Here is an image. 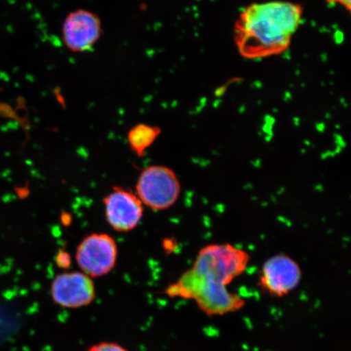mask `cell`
I'll return each instance as SVG.
<instances>
[{"label": "cell", "instance_id": "obj_12", "mask_svg": "<svg viewBox=\"0 0 351 351\" xmlns=\"http://www.w3.org/2000/svg\"><path fill=\"white\" fill-rule=\"evenodd\" d=\"M328 3L339 4V5L343 7L345 10L350 12L351 10V0H324Z\"/></svg>", "mask_w": 351, "mask_h": 351}, {"label": "cell", "instance_id": "obj_9", "mask_svg": "<svg viewBox=\"0 0 351 351\" xmlns=\"http://www.w3.org/2000/svg\"><path fill=\"white\" fill-rule=\"evenodd\" d=\"M160 134V127L144 123L135 125L127 134L130 150L138 157L144 156L147 149L152 146Z\"/></svg>", "mask_w": 351, "mask_h": 351}, {"label": "cell", "instance_id": "obj_7", "mask_svg": "<svg viewBox=\"0 0 351 351\" xmlns=\"http://www.w3.org/2000/svg\"><path fill=\"white\" fill-rule=\"evenodd\" d=\"M104 215L108 225L117 232L134 230L142 221L143 205L133 191L116 186L104 197Z\"/></svg>", "mask_w": 351, "mask_h": 351}, {"label": "cell", "instance_id": "obj_2", "mask_svg": "<svg viewBox=\"0 0 351 351\" xmlns=\"http://www.w3.org/2000/svg\"><path fill=\"white\" fill-rule=\"evenodd\" d=\"M304 8L289 1L254 3L241 12L234 24V43L245 59L280 56L291 47Z\"/></svg>", "mask_w": 351, "mask_h": 351}, {"label": "cell", "instance_id": "obj_4", "mask_svg": "<svg viewBox=\"0 0 351 351\" xmlns=\"http://www.w3.org/2000/svg\"><path fill=\"white\" fill-rule=\"evenodd\" d=\"M118 247L108 234L87 235L77 245L75 260L82 273L91 278H102L116 266Z\"/></svg>", "mask_w": 351, "mask_h": 351}, {"label": "cell", "instance_id": "obj_1", "mask_svg": "<svg viewBox=\"0 0 351 351\" xmlns=\"http://www.w3.org/2000/svg\"><path fill=\"white\" fill-rule=\"evenodd\" d=\"M251 256L230 243L209 244L197 252L190 269L165 289L170 298L195 302L208 317L234 313L245 305L244 298L228 287L247 270Z\"/></svg>", "mask_w": 351, "mask_h": 351}, {"label": "cell", "instance_id": "obj_8", "mask_svg": "<svg viewBox=\"0 0 351 351\" xmlns=\"http://www.w3.org/2000/svg\"><path fill=\"white\" fill-rule=\"evenodd\" d=\"M93 280L82 271H66L52 280L51 295L57 305L65 308H80L95 298Z\"/></svg>", "mask_w": 351, "mask_h": 351}, {"label": "cell", "instance_id": "obj_6", "mask_svg": "<svg viewBox=\"0 0 351 351\" xmlns=\"http://www.w3.org/2000/svg\"><path fill=\"white\" fill-rule=\"evenodd\" d=\"M103 34L102 22L96 13L86 10L73 11L65 17L62 38L66 47L74 53L93 49Z\"/></svg>", "mask_w": 351, "mask_h": 351}, {"label": "cell", "instance_id": "obj_10", "mask_svg": "<svg viewBox=\"0 0 351 351\" xmlns=\"http://www.w3.org/2000/svg\"><path fill=\"white\" fill-rule=\"evenodd\" d=\"M87 351H128L122 346L114 342H101L92 346Z\"/></svg>", "mask_w": 351, "mask_h": 351}, {"label": "cell", "instance_id": "obj_3", "mask_svg": "<svg viewBox=\"0 0 351 351\" xmlns=\"http://www.w3.org/2000/svg\"><path fill=\"white\" fill-rule=\"evenodd\" d=\"M135 189L136 195L143 205L153 210L172 208L182 193L177 173L165 165H152L142 171Z\"/></svg>", "mask_w": 351, "mask_h": 351}, {"label": "cell", "instance_id": "obj_11", "mask_svg": "<svg viewBox=\"0 0 351 351\" xmlns=\"http://www.w3.org/2000/svg\"><path fill=\"white\" fill-rule=\"evenodd\" d=\"M57 265L65 267L70 265V257L68 253L60 252L56 258Z\"/></svg>", "mask_w": 351, "mask_h": 351}, {"label": "cell", "instance_id": "obj_5", "mask_svg": "<svg viewBox=\"0 0 351 351\" xmlns=\"http://www.w3.org/2000/svg\"><path fill=\"white\" fill-rule=\"evenodd\" d=\"M302 278L298 263L288 254L279 253L263 263L258 285L269 295L282 298L295 291Z\"/></svg>", "mask_w": 351, "mask_h": 351}]
</instances>
